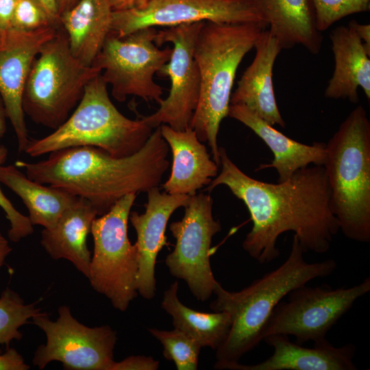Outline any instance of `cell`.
Returning a JSON list of instances; mask_svg holds the SVG:
<instances>
[{"instance_id": "obj_34", "label": "cell", "mask_w": 370, "mask_h": 370, "mask_svg": "<svg viewBox=\"0 0 370 370\" xmlns=\"http://www.w3.org/2000/svg\"><path fill=\"white\" fill-rule=\"evenodd\" d=\"M17 0H0V36L12 29Z\"/></svg>"}, {"instance_id": "obj_38", "label": "cell", "mask_w": 370, "mask_h": 370, "mask_svg": "<svg viewBox=\"0 0 370 370\" xmlns=\"http://www.w3.org/2000/svg\"><path fill=\"white\" fill-rule=\"evenodd\" d=\"M11 251L9 241L0 232V269Z\"/></svg>"}, {"instance_id": "obj_37", "label": "cell", "mask_w": 370, "mask_h": 370, "mask_svg": "<svg viewBox=\"0 0 370 370\" xmlns=\"http://www.w3.org/2000/svg\"><path fill=\"white\" fill-rule=\"evenodd\" d=\"M44 8L51 19L57 25L60 24V13L57 0H37Z\"/></svg>"}, {"instance_id": "obj_14", "label": "cell", "mask_w": 370, "mask_h": 370, "mask_svg": "<svg viewBox=\"0 0 370 370\" xmlns=\"http://www.w3.org/2000/svg\"><path fill=\"white\" fill-rule=\"evenodd\" d=\"M199 21L267 25L250 0H150L141 8L113 11L112 32L123 37L145 27Z\"/></svg>"}, {"instance_id": "obj_24", "label": "cell", "mask_w": 370, "mask_h": 370, "mask_svg": "<svg viewBox=\"0 0 370 370\" xmlns=\"http://www.w3.org/2000/svg\"><path fill=\"white\" fill-rule=\"evenodd\" d=\"M113 10L109 0H78L60 15L73 56L92 66L112 31Z\"/></svg>"}, {"instance_id": "obj_25", "label": "cell", "mask_w": 370, "mask_h": 370, "mask_svg": "<svg viewBox=\"0 0 370 370\" xmlns=\"http://www.w3.org/2000/svg\"><path fill=\"white\" fill-rule=\"evenodd\" d=\"M0 182L21 199L32 224L45 229L52 228L77 198L63 188L29 178L15 165L1 166Z\"/></svg>"}, {"instance_id": "obj_28", "label": "cell", "mask_w": 370, "mask_h": 370, "mask_svg": "<svg viewBox=\"0 0 370 370\" xmlns=\"http://www.w3.org/2000/svg\"><path fill=\"white\" fill-rule=\"evenodd\" d=\"M148 331L160 342L164 357L173 361L177 370L197 369L202 347L196 339L176 328L168 331L152 328Z\"/></svg>"}, {"instance_id": "obj_22", "label": "cell", "mask_w": 370, "mask_h": 370, "mask_svg": "<svg viewBox=\"0 0 370 370\" xmlns=\"http://www.w3.org/2000/svg\"><path fill=\"white\" fill-rule=\"evenodd\" d=\"M97 216L93 206L77 197L52 228L41 232L40 244L49 256L69 260L87 278L91 261L87 236Z\"/></svg>"}, {"instance_id": "obj_7", "label": "cell", "mask_w": 370, "mask_h": 370, "mask_svg": "<svg viewBox=\"0 0 370 370\" xmlns=\"http://www.w3.org/2000/svg\"><path fill=\"white\" fill-rule=\"evenodd\" d=\"M100 73L73 56L60 25L31 66L23 95L25 114L36 124L56 130L77 106L88 83Z\"/></svg>"}, {"instance_id": "obj_40", "label": "cell", "mask_w": 370, "mask_h": 370, "mask_svg": "<svg viewBox=\"0 0 370 370\" xmlns=\"http://www.w3.org/2000/svg\"><path fill=\"white\" fill-rule=\"evenodd\" d=\"M60 15L65 10L71 8L78 0H57Z\"/></svg>"}, {"instance_id": "obj_27", "label": "cell", "mask_w": 370, "mask_h": 370, "mask_svg": "<svg viewBox=\"0 0 370 370\" xmlns=\"http://www.w3.org/2000/svg\"><path fill=\"white\" fill-rule=\"evenodd\" d=\"M40 312L36 302L25 304L16 292L7 287L0 296V347H9L12 341H20L23 337L20 328Z\"/></svg>"}, {"instance_id": "obj_12", "label": "cell", "mask_w": 370, "mask_h": 370, "mask_svg": "<svg viewBox=\"0 0 370 370\" xmlns=\"http://www.w3.org/2000/svg\"><path fill=\"white\" fill-rule=\"evenodd\" d=\"M212 205L210 194L190 197L183 218L169 225L176 243L165 259L171 275L184 280L201 301L210 297L218 282L212 271L210 252L212 238L221 230V225L213 217Z\"/></svg>"}, {"instance_id": "obj_32", "label": "cell", "mask_w": 370, "mask_h": 370, "mask_svg": "<svg viewBox=\"0 0 370 370\" xmlns=\"http://www.w3.org/2000/svg\"><path fill=\"white\" fill-rule=\"evenodd\" d=\"M159 361L151 356H132L113 363L111 370H157Z\"/></svg>"}, {"instance_id": "obj_2", "label": "cell", "mask_w": 370, "mask_h": 370, "mask_svg": "<svg viewBox=\"0 0 370 370\" xmlns=\"http://www.w3.org/2000/svg\"><path fill=\"white\" fill-rule=\"evenodd\" d=\"M169 151L160 125L129 156L116 158L97 147H74L53 151L38 162L18 160L15 166L37 182L87 200L101 216L123 196L158 186L169 166Z\"/></svg>"}, {"instance_id": "obj_16", "label": "cell", "mask_w": 370, "mask_h": 370, "mask_svg": "<svg viewBox=\"0 0 370 370\" xmlns=\"http://www.w3.org/2000/svg\"><path fill=\"white\" fill-rule=\"evenodd\" d=\"M147 193L145 212H130L129 221L137 234V291L143 298L150 299L156 295V258L162 247L170 245L165 236L169 219L177 208L188 204L190 196L160 192L158 186L149 189Z\"/></svg>"}, {"instance_id": "obj_33", "label": "cell", "mask_w": 370, "mask_h": 370, "mask_svg": "<svg viewBox=\"0 0 370 370\" xmlns=\"http://www.w3.org/2000/svg\"><path fill=\"white\" fill-rule=\"evenodd\" d=\"M30 367L25 362L23 356L14 348L8 347L0 354V370H28Z\"/></svg>"}, {"instance_id": "obj_19", "label": "cell", "mask_w": 370, "mask_h": 370, "mask_svg": "<svg viewBox=\"0 0 370 370\" xmlns=\"http://www.w3.org/2000/svg\"><path fill=\"white\" fill-rule=\"evenodd\" d=\"M160 131L173 156L171 175L162 188L169 194L196 195L218 175L219 166L192 128L179 131L163 124Z\"/></svg>"}, {"instance_id": "obj_5", "label": "cell", "mask_w": 370, "mask_h": 370, "mask_svg": "<svg viewBox=\"0 0 370 370\" xmlns=\"http://www.w3.org/2000/svg\"><path fill=\"white\" fill-rule=\"evenodd\" d=\"M323 166L330 204L349 239L370 241V122L362 106L354 108L325 144Z\"/></svg>"}, {"instance_id": "obj_4", "label": "cell", "mask_w": 370, "mask_h": 370, "mask_svg": "<svg viewBox=\"0 0 370 370\" xmlns=\"http://www.w3.org/2000/svg\"><path fill=\"white\" fill-rule=\"evenodd\" d=\"M267 25L205 21L198 34L194 57L200 75V94L190 128L207 143L212 160L220 166L217 136L228 114L236 73Z\"/></svg>"}, {"instance_id": "obj_23", "label": "cell", "mask_w": 370, "mask_h": 370, "mask_svg": "<svg viewBox=\"0 0 370 370\" xmlns=\"http://www.w3.org/2000/svg\"><path fill=\"white\" fill-rule=\"evenodd\" d=\"M282 49L300 45L319 53L323 37L317 29L311 0H250Z\"/></svg>"}, {"instance_id": "obj_30", "label": "cell", "mask_w": 370, "mask_h": 370, "mask_svg": "<svg viewBox=\"0 0 370 370\" xmlns=\"http://www.w3.org/2000/svg\"><path fill=\"white\" fill-rule=\"evenodd\" d=\"M49 16L37 0H17L12 29L34 31L50 26H59Z\"/></svg>"}, {"instance_id": "obj_18", "label": "cell", "mask_w": 370, "mask_h": 370, "mask_svg": "<svg viewBox=\"0 0 370 370\" xmlns=\"http://www.w3.org/2000/svg\"><path fill=\"white\" fill-rule=\"evenodd\" d=\"M254 48V59L238 82L230 104L243 106L271 125L284 127L286 123L277 105L272 80L273 65L282 48L267 29Z\"/></svg>"}, {"instance_id": "obj_10", "label": "cell", "mask_w": 370, "mask_h": 370, "mask_svg": "<svg viewBox=\"0 0 370 370\" xmlns=\"http://www.w3.org/2000/svg\"><path fill=\"white\" fill-rule=\"evenodd\" d=\"M369 291V277L349 288H332L325 284L297 288L274 308L262 331V341L270 335L284 334L294 336L301 345L321 341L356 300Z\"/></svg>"}, {"instance_id": "obj_35", "label": "cell", "mask_w": 370, "mask_h": 370, "mask_svg": "<svg viewBox=\"0 0 370 370\" xmlns=\"http://www.w3.org/2000/svg\"><path fill=\"white\" fill-rule=\"evenodd\" d=\"M351 27L362 40L365 49L370 53V25L361 24L355 20L350 21L347 25Z\"/></svg>"}, {"instance_id": "obj_31", "label": "cell", "mask_w": 370, "mask_h": 370, "mask_svg": "<svg viewBox=\"0 0 370 370\" xmlns=\"http://www.w3.org/2000/svg\"><path fill=\"white\" fill-rule=\"evenodd\" d=\"M8 150L5 145H0V170L5 162ZM1 184V182H0ZM0 208L4 211L6 219L9 221L10 228L8 232L10 241L18 243L21 239L31 235L34 232L33 225L28 216L20 212L10 199L3 194L0 186Z\"/></svg>"}, {"instance_id": "obj_1", "label": "cell", "mask_w": 370, "mask_h": 370, "mask_svg": "<svg viewBox=\"0 0 370 370\" xmlns=\"http://www.w3.org/2000/svg\"><path fill=\"white\" fill-rule=\"evenodd\" d=\"M221 172L206 190L227 186L246 206L253 223L242 243L243 249L259 264H268L280 254V236L293 232L304 251L327 252L339 223L330 204V189L322 165L297 170L277 184L252 178L243 172L219 147Z\"/></svg>"}, {"instance_id": "obj_13", "label": "cell", "mask_w": 370, "mask_h": 370, "mask_svg": "<svg viewBox=\"0 0 370 370\" xmlns=\"http://www.w3.org/2000/svg\"><path fill=\"white\" fill-rule=\"evenodd\" d=\"M204 22L169 27L157 32L155 44L159 47L171 42L173 48L169 60L157 73L169 77V94L156 112L140 116L153 129L163 124L179 131L190 127L200 94V75L194 50Z\"/></svg>"}, {"instance_id": "obj_6", "label": "cell", "mask_w": 370, "mask_h": 370, "mask_svg": "<svg viewBox=\"0 0 370 370\" xmlns=\"http://www.w3.org/2000/svg\"><path fill=\"white\" fill-rule=\"evenodd\" d=\"M101 74L86 86L83 96L66 121L39 139H30L25 153L38 157L74 147L99 148L123 158L138 151L153 131L140 116L130 119L112 102Z\"/></svg>"}, {"instance_id": "obj_3", "label": "cell", "mask_w": 370, "mask_h": 370, "mask_svg": "<svg viewBox=\"0 0 370 370\" xmlns=\"http://www.w3.org/2000/svg\"><path fill=\"white\" fill-rule=\"evenodd\" d=\"M297 237L293 235L290 253L275 269L238 291L225 289L217 282L210 304L214 312H226L232 320L228 335L215 351L216 362H238L262 341V333L278 303L294 289L336 269L334 259L307 262Z\"/></svg>"}, {"instance_id": "obj_26", "label": "cell", "mask_w": 370, "mask_h": 370, "mask_svg": "<svg viewBox=\"0 0 370 370\" xmlns=\"http://www.w3.org/2000/svg\"><path fill=\"white\" fill-rule=\"evenodd\" d=\"M178 282L164 292L162 308L171 316L174 328L196 339L201 347L216 350L225 341L232 320L226 312H204L184 305L177 297Z\"/></svg>"}, {"instance_id": "obj_29", "label": "cell", "mask_w": 370, "mask_h": 370, "mask_svg": "<svg viewBox=\"0 0 370 370\" xmlns=\"http://www.w3.org/2000/svg\"><path fill=\"white\" fill-rule=\"evenodd\" d=\"M317 29L325 31L332 24L349 15L367 12L370 0H311Z\"/></svg>"}, {"instance_id": "obj_36", "label": "cell", "mask_w": 370, "mask_h": 370, "mask_svg": "<svg viewBox=\"0 0 370 370\" xmlns=\"http://www.w3.org/2000/svg\"><path fill=\"white\" fill-rule=\"evenodd\" d=\"M113 11L141 8L150 0H109Z\"/></svg>"}, {"instance_id": "obj_11", "label": "cell", "mask_w": 370, "mask_h": 370, "mask_svg": "<svg viewBox=\"0 0 370 370\" xmlns=\"http://www.w3.org/2000/svg\"><path fill=\"white\" fill-rule=\"evenodd\" d=\"M58 312L56 321L50 320L45 312L32 318L46 336V343L34 352L33 365L43 369L58 361L67 370H111L116 332L107 325L90 328L82 324L66 305L60 306Z\"/></svg>"}, {"instance_id": "obj_21", "label": "cell", "mask_w": 370, "mask_h": 370, "mask_svg": "<svg viewBox=\"0 0 370 370\" xmlns=\"http://www.w3.org/2000/svg\"><path fill=\"white\" fill-rule=\"evenodd\" d=\"M227 116L250 128L267 144L274 158L271 164L261 167L275 169L278 182L287 180L297 170L311 164L323 166L326 158L325 143L308 145L294 140L241 105L230 104Z\"/></svg>"}, {"instance_id": "obj_9", "label": "cell", "mask_w": 370, "mask_h": 370, "mask_svg": "<svg viewBox=\"0 0 370 370\" xmlns=\"http://www.w3.org/2000/svg\"><path fill=\"white\" fill-rule=\"evenodd\" d=\"M157 32L150 27L119 37L111 31L95 59L92 66L103 71L101 76L119 102L129 95L158 103L162 100L163 88L153 75L168 62L172 48L159 49L154 42Z\"/></svg>"}, {"instance_id": "obj_15", "label": "cell", "mask_w": 370, "mask_h": 370, "mask_svg": "<svg viewBox=\"0 0 370 370\" xmlns=\"http://www.w3.org/2000/svg\"><path fill=\"white\" fill-rule=\"evenodd\" d=\"M59 26L34 31L11 29L0 36V97L16 134L18 153L29 142L23 110L25 83L36 57Z\"/></svg>"}, {"instance_id": "obj_17", "label": "cell", "mask_w": 370, "mask_h": 370, "mask_svg": "<svg viewBox=\"0 0 370 370\" xmlns=\"http://www.w3.org/2000/svg\"><path fill=\"white\" fill-rule=\"evenodd\" d=\"M263 341L273 348L272 355L254 365L238 362H215V369L229 370H356L353 362L356 347L349 343L335 347L326 338L305 347L289 340L288 336L273 334Z\"/></svg>"}, {"instance_id": "obj_20", "label": "cell", "mask_w": 370, "mask_h": 370, "mask_svg": "<svg viewBox=\"0 0 370 370\" xmlns=\"http://www.w3.org/2000/svg\"><path fill=\"white\" fill-rule=\"evenodd\" d=\"M334 59L332 76L324 95L334 99L359 101L358 88H362L370 99V53L349 26H338L330 34Z\"/></svg>"}, {"instance_id": "obj_8", "label": "cell", "mask_w": 370, "mask_h": 370, "mask_svg": "<svg viewBox=\"0 0 370 370\" xmlns=\"http://www.w3.org/2000/svg\"><path fill=\"white\" fill-rule=\"evenodd\" d=\"M136 195L121 197L106 214L93 220L90 229L94 249L88 279L91 287L121 312H125L138 295V249L127 236Z\"/></svg>"}, {"instance_id": "obj_39", "label": "cell", "mask_w": 370, "mask_h": 370, "mask_svg": "<svg viewBox=\"0 0 370 370\" xmlns=\"http://www.w3.org/2000/svg\"><path fill=\"white\" fill-rule=\"evenodd\" d=\"M6 119L8 117L5 108L0 97V139L4 136L6 132Z\"/></svg>"}]
</instances>
